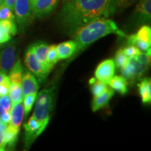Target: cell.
<instances>
[{
	"label": "cell",
	"instance_id": "obj_10",
	"mask_svg": "<svg viewBox=\"0 0 151 151\" xmlns=\"http://www.w3.org/2000/svg\"><path fill=\"white\" fill-rule=\"evenodd\" d=\"M115 70L116 65L114 60L107 59L99 64L94 71V76L98 80L102 81L106 84H108L114 76Z\"/></svg>",
	"mask_w": 151,
	"mask_h": 151
},
{
	"label": "cell",
	"instance_id": "obj_36",
	"mask_svg": "<svg viewBox=\"0 0 151 151\" xmlns=\"http://www.w3.org/2000/svg\"><path fill=\"white\" fill-rule=\"evenodd\" d=\"M11 121V113L10 112H5L0 114V122L5 124H9Z\"/></svg>",
	"mask_w": 151,
	"mask_h": 151
},
{
	"label": "cell",
	"instance_id": "obj_7",
	"mask_svg": "<svg viewBox=\"0 0 151 151\" xmlns=\"http://www.w3.org/2000/svg\"><path fill=\"white\" fill-rule=\"evenodd\" d=\"M148 66L139 62L135 57L129 58V61L124 67L121 69L122 77L127 81L134 82L139 78L146 71Z\"/></svg>",
	"mask_w": 151,
	"mask_h": 151
},
{
	"label": "cell",
	"instance_id": "obj_16",
	"mask_svg": "<svg viewBox=\"0 0 151 151\" xmlns=\"http://www.w3.org/2000/svg\"><path fill=\"white\" fill-rule=\"evenodd\" d=\"M113 95H114L113 90L108 88L104 93L97 97H94L92 101V112H96L108 105Z\"/></svg>",
	"mask_w": 151,
	"mask_h": 151
},
{
	"label": "cell",
	"instance_id": "obj_5",
	"mask_svg": "<svg viewBox=\"0 0 151 151\" xmlns=\"http://www.w3.org/2000/svg\"><path fill=\"white\" fill-rule=\"evenodd\" d=\"M24 63L28 70L31 71L39 82H43L48 76L49 71H47L40 63L34 52L32 46L27 49L24 55Z\"/></svg>",
	"mask_w": 151,
	"mask_h": 151
},
{
	"label": "cell",
	"instance_id": "obj_33",
	"mask_svg": "<svg viewBox=\"0 0 151 151\" xmlns=\"http://www.w3.org/2000/svg\"><path fill=\"white\" fill-rule=\"evenodd\" d=\"M150 50L148 52H141L139 55L135 56V58L139 62L148 66L150 62Z\"/></svg>",
	"mask_w": 151,
	"mask_h": 151
},
{
	"label": "cell",
	"instance_id": "obj_17",
	"mask_svg": "<svg viewBox=\"0 0 151 151\" xmlns=\"http://www.w3.org/2000/svg\"><path fill=\"white\" fill-rule=\"evenodd\" d=\"M11 121L10 123L14 127L20 129V126L24 118V107L22 103L13 104L11 109Z\"/></svg>",
	"mask_w": 151,
	"mask_h": 151
},
{
	"label": "cell",
	"instance_id": "obj_26",
	"mask_svg": "<svg viewBox=\"0 0 151 151\" xmlns=\"http://www.w3.org/2000/svg\"><path fill=\"white\" fill-rule=\"evenodd\" d=\"M135 35L138 39L146 43H151V28L150 26L146 24L142 25L135 34Z\"/></svg>",
	"mask_w": 151,
	"mask_h": 151
},
{
	"label": "cell",
	"instance_id": "obj_32",
	"mask_svg": "<svg viewBox=\"0 0 151 151\" xmlns=\"http://www.w3.org/2000/svg\"><path fill=\"white\" fill-rule=\"evenodd\" d=\"M10 85L11 82L9 81V76H6L3 81L0 83V97L7 95L9 94Z\"/></svg>",
	"mask_w": 151,
	"mask_h": 151
},
{
	"label": "cell",
	"instance_id": "obj_28",
	"mask_svg": "<svg viewBox=\"0 0 151 151\" xmlns=\"http://www.w3.org/2000/svg\"><path fill=\"white\" fill-rule=\"evenodd\" d=\"M37 92H34V93L29 94L27 95L24 96V112L25 116L27 117L30 111H31L32 109V106L35 104L36 99H37Z\"/></svg>",
	"mask_w": 151,
	"mask_h": 151
},
{
	"label": "cell",
	"instance_id": "obj_23",
	"mask_svg": "<svg viewBox=\"0 0 151 151\" xmlns=\"http://www.w3.org/2000/svg\"><path fill=\"white\" fill-rule=\"evenodd\" d=\"M9 93L12 105L18 103H22V101H23L24 95L21 85L11 83Z\"/></svg>",
	"mask_w": 151,
	"mask_h": 151
},
{
	"label": "cell",
	"instance_id": "obj_40",
	"mask_svg": "<svg viewBox=\"0 0 151 151\" xmlns=\"http://www.w3.org/2000/svg\"><path fill=\"white\" fill-rule=\"evenodd\" d=\"M4 1L5 0H0V4H3L4 3Z\"/></svg>",
	"mask_w": 151,
	"mask_h": 151
},
{
	"label": "cell",
	"instance_id": "obj_12",
	"mask_svg": "<svg viewBox=\"0 0 151 151\" xmlns=\"http://www.w3.org/2000/svg\"><path fill=\"white\" fill-rule=\"evenodd\" d=\"M21 87L23 95L26 96L29 94L37 92L39 88V85L35 76L29 70H23L21 81Z\"/></svg>",
	"mask_w": 151,
	"mask_h": 151
},
{
	"label": "cell",
	"instance_id": "obj_8",
	"mask_svg": "<svg viewBox=\"0 0 151 151\" xmlns=\"http://www.w3.org/2000/svg\"><path fill=\"white\" fill-rule=\"evenodd\" d=\"M151 20V0H139L132 16V23L134 26L148 23Z\"/></svg>",
	"mask_w": 151,
	"mask_h": 151
},
{
	"label": "cell",
	"instance_id": "obj_35",
	"mask_svg": "<svg viewBox=\"0 0 151 151\" xmlns=\"http://www.w3.org/2000/svg\"><path fill=\"white\" fill-rule=\"evenodd\" d=\"M6 124L2 123L0 122V148L1 150H5V134H6Z\"/></svg>",
	"mask_w": 151,
	"mask_h": 151
},
{
	"label": "cell",
	"instance_id": "obj_43",
	"mask_svg": "<svg viewBox=\"0 0 151 151\" xmlns=\"http://www.w3.org/2000/svg\"><path fill=\"white\" fill-rule=\"evenodd\" d=\"M0 5H1V4H0Z\"/></svg>",
	"mask_w": 151,
	"mask_h": 151
},
{
	"label": "cell",
	"instance_id": "obj_20",
	"mask_svg": "<svg viewBox=\"0 0 151 151\" xmlns=\"http://www.w3.org/2000/svg\"><path fill=\"white\" fill-rule=\"evenodd\" d=\"M137 0H110L109 4V15L119 14L130 6Z\"/></svg>",
	"mask_w": 151,
	"mask_h": 151
},
{
	"label": "cell",
	"instance_id": "obj_4",
	"mask_svg": "<svg viewBox=\"0 0 151 151\" xmlns=\"http://www.w3.org/2000/svg\"><path fill=\"white\" fill-rule=\"evenodd\" d=\"M14 11L19 29L23 31L33 19L29 0H16Z\"/></svg>",
	"mask_w": 151,
	"mask_h": 151
},
{
	"label": "cell",
	"instance_id": "obj_1",
	"mask_svg": "<svg viewBox=\"0 0 151 151\" xmlns=\"http://www.w3.org/2000/svg\"><path fill=\"white\" fill-rule=\"evenodd\" d=\"M110 0H71L64 3L58 20L61 27L69 34L92 20L108 18Z\"/></svg>",
	"mask_w": 151,
	"mask_h": 151
},
{
	"label": "cell",
	"instance_id": "obj_39",
	"mask_svg": "<svg viewBox=\"0 0 151 151\" xmlns=\"http://www.w3.org/2000/svg\"><path fill=\"white\" fill-rule=\"evenodd\" d=\"M36 1H37V0H29L30 5H31V8H32V9L33 6H34V4H35Z\"/></svg>",
	"mask_w": 151,
	"mask_h": 151
},
{
	"label": "cell",
	"instance_id": "obj_24",
	"mask_svg": "<svg viewBox=\"0 0 151 151\" xmlns=\"http://www.w3.org/2000/svg\"><path fill=\"white\" fill-rule=\"evenodd\" d=\"M89 84L91 88L92 94L94 97H97L104 93L108 89L107 84L104 83L102 81L98 80L96 78H92L89 81Z\"/></svg>",
	"mask_w": 151,
	"mask_h": 151
},
{
	"label": "cell",
	"instance_id": "obj_9",
	"mask_svg": "<svg viewBox=\"0 0 151 151\" xmlns=\"http://www.w3.org/2000/svg\"><path fill=\"white\" fill-rule=\"evenodd\" d=\"M17 58V45L15 41L0 51V71L7 73L15 64Z\"/></svg>",
	"mask_w": 151,
	"mask_h": 151
},
{
	"label": "cell",
	"instance_id": "obj_14",
	"mask_svg": "<svg viewBox=\"0 0 151 151\" xmlns=\"http://www.w3.org/2000/svg\"><path fill=\"white\" fill-rule=\"evenodd\" d=\"M31 46L32 47L37 59L43 66V67L50 72L51 70L49 69L48 64H47V55H48L49 49L48 45L43 41H38V42H36Z\"/></svg>",
	"mask_w": 151,
	"mask_h": 151
},
{
	"label": "cell",
	"instance_id": "obj_6",
	"mask_svg": "<svg viewBox=\"0 0 151 151\" xmlns=\"http://www.w3.org/2000/svg\"><path fill=\"white\" fill-rule=\"evenodd\" d=\"M23 127L24 129V143L27 148H29L36 139L42 134L47 126L32 116L29 120L24 124Z\"/></svg>",
	"mask_w": 151,
	"mask_h": 151
},
{
	"label": "cell",
	"instance_id": "obj_25",
	"mask_svg": "<svg viewBox=\"0 0 151 151\" xmlns=\"http://www.w3.org/2000/svg\"><path fill=\"white\" fill-rule=\"evenodd\" d=\"M127 45L134 46L137 48H139L140 51L142 52H148L151 50V43H146L145 41L141 40V39H138L135 34L130 35L127 37Z\"/></svg>",
	"mask_w": 151,
	"mask_h": 151
},
{
	"label": "cell",
	"instance_id": "obj_30",
	"mask_svg": "<svg viewBox=\"0 0 151 151\" xmlns=\"http://www.w3.org/2000/svg\"><path fill=\"white\" fill-rule=\"evenodd\" d=\"M15 20L13 10L5 4L0 5V20Z\"/></svg>",
	"mask_w": 151,
	"mask_h": 151
},
{
	"label": "cell",
	"instance_id": "obj_3",
	"mask_svg": "<svg viewBox=\"0 0 151 151\" xmlns=\"http://www.w3.org/2000/svg\"><path fill=\"white\" fill-rule=\"evenodd\" d=\"M37 101L32 116L44 125L48 126L53 108V92L44 89L37 96Z\"/></svg>",
	"mask_w": 151,
	"mask_h": 151
},
{
	"label": "cell",
	"instance_id": "obj_41",
	"mask_svg": "<svg viewBox=\"0 0 151 151\" xmlns=\"http://www.w3.org/2000/svg\"><path fill=\"white\" fill-rule=\"evenodd\" d=\"M71 1V0H63V2L65 3V2H67V1Z\"/></svg>",
	"mask_w": 151,
	"mask_h": 151
},
{
	"label": "cell",
	"instance_id": "obj_18",
	"mask_svg": "<svg viewBox=\"0 0 151 151\" xmlns=\"http://www.w3.org/2000/svg\"><path fill=\"white\" fill-rule=\"evenodd\" d=\"M139 92L141 101L144 104L151 102V81L150 78H143L139 83H138Z\"/></svg>",
	"mask_w": 151,
	"mask_h": 151
},
{
	"label": "cell",
	"instance_id": "obj_31",
	"mask_svg": "<svg viewBox=\"0 0 151 151\" xmlns=\"http://www.w3.org/2000/svg\"><path fill=\"white\" fill-rule=\"evenodd\" d=\"M11 106L12 103L8 94L0 97V114L5 112H10Z\"/></svg>",
	"mask_w": 151,
	"mask_h": 151
},
{
	"label": "cell",
	"instance_id": "obj_11",
	"mask_svg": "<svg viewBox=\"0 0 151 151\" xmlns=\"http://www.w3.org/2000/svg\"><path fill=\"white\" fill-rule=\"evenodd\" d=\"M58 0H37L32 9V18H44L53 11L58 6Z\"/></svg>",
	"mask_w": 151,
	"mask_h": 151
},
{
	"label": "cell",
	"instance_id": "obj_15",
	"mask_svg": "<svg viewBox=\"0 0 151 151\" xmlns=\"http://www.w3.org/2000/svg\"><path fill=\"white\" fill-rule=\"evenodd\" d=\"M76 43L74 41H67L56 46V50L59 60L69 58L76 52Z\"/></svg>",
	"mask_w": 151,
	"mask_h": 151
},
{
	"label": "cell",
	"instance_id": "obj_19",
	"mask_svg": "<svg viewBox=\"0 0 151 151\" xmlns=\"http://www.w3.org/2000/svg\"><path fill=\"white\" fill-rule=\"evenodd\" d=\"M108 84L111 89L122 95H124L128 91L127 81L121 76H113Z\"/></svg>",
	"mask_w": 151,
	"mask_h": 151
},
{
	"label": "cell",
	"instance_id": "obj_34",
	"mask_svg": "<svg viewBox=\"0 0 151 151\" xmlns=\"http://www.w3.org/2000/svg\"><path fill=\"white\" fill-rule=\"evenodd\" d=\"M122 50H123L124 53L129 58L137 56L141 52L139 48H137L134 46H132V45H128L127 47L122 49Z\"/></svg>",
	"mask_w": 151,
	"mask_h": 151
},
{
	"label": "cell",
	"instance_id": "obj_37",
	"mask_svg": "<svg viewBox=\"0 0 151 151\" xmlns=\"http://www.w3.org/2000/svg\"><path fill=\"white\" fill-rule=\"evenodd\" d=\"M15 2H16V0H5L4 3L3 4L8 6L9 8H10L11 9H12V10L14 11Z\"/></svg>",
	"mask_w": 151,
	"mask_h": 151
},
{
	"label": "cell",
	"instance_id": "obj_13",
	"mask_svg": "<svg viewBox=\"0 0 151 151\" xmlns=\"http://www.w3.org/2000/svg\"><path fill=\"white\" fill-rule=\"evenodd\" d=\"M17 31L15 20H0V46L10 41L16 35Z\"/></svg>",
	"mask_w": 151,
	"mask_h": 151
},
{
	"label": "cell",
	"instance_id": "obj_21",
	"mask_svg": "<svg viewBox=\"0 0 151 151\" xmlns=\"http://www.w3.org/2000/svg\"><path fill=\"white\" fill-rule=\"evenodd\" d=\"M20 129L14 127L11 124H7L6 130L4 144L5 147H8L9 148H14L15 145L16 144L18 141V134Z\"/></svg>",
	"mask_w": 151,
	"mask_h": 151
},
{
	"label": "cell",
	"instance_id": "obj_2",
	"mask_svg": "<svg viewBox=\"0 0 151 151\" xmlns=\"http://www.w3.org/2000/svg\"><path fill=\"white\" fill-rule=\"evenodd\" d=\"M73 34V41L77 46L76 52L111 34L120 37H126V34L118 27L116 22L107 18H100L92 20L79 28Z\"/></svg>",
	"mask_w": 151,
	"mask_h": 151
},
{
	"label": "cell",
	"instance_id": "obj_22",
	"mask_svg": "<svg viewBox=\"0 0 151 151\" xmlns=\"http://www.w3.org/2000/svg\"><path fill=\"white\" fill-rule=\"evenodd\" d=\"M22 73H23V68L21 62L20 60H18L16 62H15L9 72V78L11 83L21 85Z\"/></svg>",
	"mask_w": 151,
	"mask_h": 151
},
{
	"label": "cell",
	"instance_id": "obj_42",
	"mask_svg": "<svg viewBox=\"0 0 151 151\" xmlns=\"http://www.w3.org/2000/svg\"><path fill=\"white\" fill-rule=\"evenodd\" d=\"M0 151H2V150H1V148H0Z\"/></svg>",
	"mask_w": 151,
	"mask_h": 151
},
{
	"label": "cell",
	"instance_id": "obj_38",
	"mask_svg": "<svg viewBox=\"0 0 151 151\" xmlns=\"http://www.w3.org/2000/svg\"><path fill=\"white\" fill-rule=\"evenodd\" d=\"M6 76V73L0 71V83L3 81V79L5 78Z\"/></svg>",
	"mask_w": 151,
	"mask_h": 151
},
{
	"label": "cell",
	"instance_id": "obj_27",
	"mask_svg": "<svg viewBox=\"0 0 151 151\" xmlns=\"http://www.w3.org/2000/svg\"><path fill=\"white\" fill-rule=\"evenodd\" d=\"M59 60L56 50V45H51L49 46L48 55H47V64L49 69L51 70Z\"/></svg>",
	"mask_w": 151,
	"mask_h": 151
},
{
	"label": "cell",
	"instance_id": "obj_29",
	"mask_svg": "<svg viewBox=\"0 0 151 151\" xmlns=\"http://www.w3.org/2000/svg\"><path fill=\"white\" fill-rule=\"evenodd\" d=\"M128 61H129V58L124 53L122 48L119 49L116 52V56H115V65L121 69L127 65Z\"/></svg>",
	"mask_w": 151,
	"mask_h": 151
}]
</instances>
